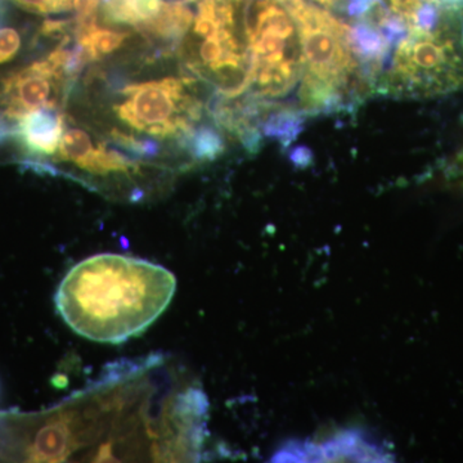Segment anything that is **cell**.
Listing matches in <instances>:
<instances>
[{
    "label": "cell",
    "mask_w": 463,
    "mask_h": 463,
    "mask_svg": "<svg viewBox=\"0 0 463 463\" xmlns=\"http://www.w3.org/2000/svg\"><path fill=\"white\" fill-rule=\"evenodd\" d=\"M175 288V276L163 265L99 254L67 272L54 303L79 336L118 345L154 325L172 303Z\"/></svg>",
    "instance_id": "obj_1"
},
{
    "label": "cell",
    "mask_w": 463,
    "mask_h": 463,
    "mask_svg": "<svg viewBox=\"0 0 463 463\" xmlns=\"http://www.w3.org/2000/svg\"><path fill=\"white\" fill-rule=\"evenodd\" d=\"M282 5L300 35L304 72L298 105L304 114H334L374 94L350 45L349 25L304 0H286Z\"/></svg>",
    "instance_id": "obj_2"
},
{
    "label": "cell",
    "mask_w": 463,
    "mask_h": 463,
    "mask_svg": "<svg viewBox=\"0 0 463 463\" xmlns=\"http://www.w3.org/2000/svg\"><path fill=\"white\" fill-rule=\"evenodd\" d=\"M463 88V11L448 9L435 29L410 30L395 47L376 94L428 99Z\"/></svg>",
    "instance_id": "obj_3"
},
{
    "label": "cell",
    "mask_w": 463,
    "mask_h": 463,
    "mask_svg": "<svg viewBox=\"0 0 463 463\" xmlns=\"http://www.w3.org/2000/svg\"><path fill=\"white\" fill-rule=\"evenodd\" d=\"M250 51V88L261 99H281L304 72L297 23L274 0H250L245 7Z\"/></svg>",
    "instance_id": "obj_4"
},
{
    "label": "cell",
    "mask_w": 463,
    "mask_h": 463,
    "mask_svg": "<svg viewBox=\"0 0 463 463\" xmlns=\"http://www.w3.org/2000/svg\"><path fill=\"white\" fill-rule=\"evenodd\" d=\"M192 84L188 78H164L128 85L116 114L137 132L156 138H183L203 115V105L190 93Z\"/></svg>",
    "instance_id": "obj_5"
},
{
    "label": "cell",
    "mask_w": 463,
    "mask_h": 463,
    "mask_svg": "<svg viewBox=\"0 0 463 463\" xmlns=\"http://www.w3.org/2000/svg\"><path fill=\"white\" fill-rule=\"evenodd\" d=\"M194 14L184 2H163L160 11L138 27L145 35L161 41L179 43L194 24Z\"/></svg>",
    "instance_id": "obj_6"
},
{
    "label": "cell",
    "mask_w": 463,
    "mask_h": 463,
    "mask_svg": "<svg viewBox=\"0 0 463 463\" xmlns=\"http://www.w3.org/2000/svg\"><path fill=\"white\" fill-rule=\"evenodd\" d=\"M76 42L87 54L88 60H100L123 47L129 33L116 32L99 26L97 17L90 20L76 21Z\"/></svg>",
    "instance_id": "obj_7"
},
{
    "label": "cell",
    "mask_w": 463,
    "mask_h": 463,
    "mask_svg": "<svg viewBox=\"0 0 463 463\" xmlns=\"http://www.w3.org/2000/svg\"><path fill=\"white\" fill-rule=\"evenodd\" d=\"M100 5L109 23L139 26L160 11L163 0H100Z\"/></svg>",
    "instance_id": "obj_8"
},
{
    "label": "cell",
    "mask_w": 463,
    "mask_h": 463,
    "mask_svg": "<svg viewBox=\"0 0 463 463\" xmlns=\"http://www.w3.org/2000/svg\"><path fill=\"white\" fill-rule=\"evenodd\" d=\"M306 116L301 109L276 108L263 121V134L288 147L303 130Z\"/></svg>",
    "instance_id": "obj_9"
},
{
    "label": "cell",
    "mask_w": 463,
    "mask_h": 463,
    "mask_svg": "<svg viewBox=\"0 0 463 463\" xmlns=\"http://www.w3.org/2000/svg\"><path fill=\"white\" fill-rule=\"evenodd\" d=\"M182 139L191 157L197 161H214L225 151L224 139L213 127L194 128Z\"/></svg>",
    "instance_id": "obj_10"
},
{
    "label": "cell",
    "mask_w": 463,
    "mask_h": 463,
    "mask_svg": "<svg viewBox=\"0 0 463 463\" xmlns=\"http://www.w3.org/2000/svg\"><path fill=\"white\" fill-rule=\"evenodd\" d=\"M20 11L27 14L48 16L67 12L74 8V0H8Z\"/></svg>",
    "instance_id": "obj_11"
},
{
    "label": "cell",
    "mask_w": 463,
    "mask_h": 463,
    "mask_svg": "<svg viewBox=\"0 0 463 463\" xmlns=\"http://www.w3.org/2000/svg\"><path fill=\"white\" fill-rule=\"evenodd\" d=\"M112 138H114V141L118 143V146H121V148L133 152L137 156L152 157L157 154V146L152 141L137 139L132 136L118 132V130L112 132Z\"/></svg>",
    "instance_id": "obj_12"
},
{
    "label": "cell",
    "mask_w": 463,
    "mask_h": 463,
    "mask_svg": "<svg viewBox=\"0 0 463 463\" xmlns=\"http://www.w3.org/2000/svg\"><path fill=\"white\" fill-rule=\"evenodd\" d=\"M432 2V0H390V11L403 18L410 27L411 21L416 12L422 7L425 3Z\"/></svg>",
    "instance_id": "obj_13"
},
{
    "label": "cell",
    "mask_w": 463,
    "mask_h": 463,
    "mask_svg": "<svg viewBox=\"0 0 463 463\" xmlns=\"http://www.w3.org/2000/svg\"><path fill=\"white\" fill-rule=\"evenodd\" d=\"M100 0H74L76 21L90 20L99 14Z\"/></svg>",
    "instance_id": "obj_14"
},
{
    "label": "cell",
    "mask_w": 463,
    "mask_h": 463,
    "mask_svg": "<svg viewBox=\"0 0 463 463\" xmlns=\"http://www.w3.org/2000/svg\"><path fill=\"white\" fill-rule=\"evenodd\" d=\"M447 173L450 179L458 182L463 187V147L457 152L455 158L448 167Z\"/></svg>",
    "instance_id": "obj_15"
},
{
    "label": "cell",
    "mask_w": 463,
    "mask_h": 463,
    "mask_svg": "<svg viewBox=\"0 0 463 463\" xmlns=\"http://www.w3.org/2000/svg\"><path fill=\"white\" fill-rule=\"evenodd\" d=\"M439 3L444 7L462 9L463 11V0H439Z\"/></svg>",
    "instance_id": "obj_16"
},
{
    "label": "cell",
    "mask_w": 463,
    "mask_h": 463,
    "mask_svg": "<svg viewBox=\"0 0 463 463\" xmlns=\"http://www.w3.org/2000/svg\"><path fill=\"white\" fill-rule=\"evenodd\" d=\"M317 3H321L325 7H337L341 5V0H315Z\"/></svg>",
    "instance_id": "obj_17"
}]
</instances>
